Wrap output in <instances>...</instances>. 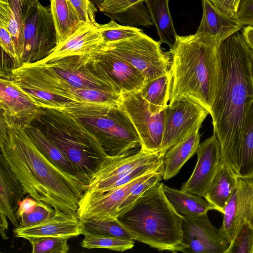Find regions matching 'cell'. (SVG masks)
<instances>
[{
    "mask_svg": "<svg viewBox=\"0 0 253 253\" xmlns=\"http://www.w3.org/2000/svg\"><path fill=\"white\" fill-rule=\"evenodd\" d=\"M252 54L241 31L218 46V75L210 114L213 134L220 144L221 161L237 176L242 126L253 101L250 70Z\"/></svg>",
    "mask_w": 253,
    "mask_h": 253,
    "instance_id": "1",
    "label": "cell"
},
{
    "mask_svg": "<svg viewBox=\"0 0 253 253\" xmlns=\"http://www.w3.org/2000/svg\"><path fill=\"white\" fill-rule=\"evenodd\" d=\"M3 118L0 117V154L25 194L55 211L77 215L78 203L86 190V185L46 156L23 126Z\"/></svg>",
    "mask_w": 253,
    "mask_h": 253,
    "instance_id": "2",
    "label": "cell"
},
{
    "mask_svg": "<svg viewBox=\"0 0 253 253\" xmlns=\"http://www.w3.org/2000/svg\"><path fill=\"white\" fill-rule=\"evenodd\" d=\"M219 42L208 34L177 35L169 49L171 63L168 73L169 103L185 98L210 113L217 79Z\"/></svg>",
    "mask_w": 253,
    "mask_h": 253,
    "instance_id": "3",
    "label": "cell"
},
{
    "mask_svg": "<svg viewBox=\"0 0 253 253\" xmlns=\"http://www.w3.org/2000/svg\"><path fill=\"white\" fill-rule=\"evenodd\" d=\"M163 185L156 183L117 218L135 241L161 251H180L182 216L166 198Z\"/></svg>",
    "mask_w": 253,
    "mask_h": 253,
    "instance_id": "4",
    "label": "cell"
},
{
    "mask_svg": "<svg viewBox=\"0 0 253 253\" xmlns=\"http://www.w3.org/2000/svg\"><path fill=\"white\" fill-rule=\"evenodd\" d=\"M32 123L60 150L87 187L108 156L93 133L76 116L66 111L42 109Z\"/></svg>",
    "mask_w": 253,
    "mask_h": 253,
    "instance_id": "5",
    "label": "cell"
},
{
    "mask_svg": "<svg viewBox=\"0 0 253 253\" xmlns=\"http://www.w3.org/2000/svg\"><path fill=\"white\" fill-rule=\"evenodd\" d=\"M9 77L42 109L64 111L74 103L120 104L121 94L75 87L40 61L14 67Z\"/></svg>",
    "mask_w": 253,
    "mask_h": 253,
    "instance_id": "6",
    "label": "cell"
},
{
    "mask_svg": "<svg viewBox=\"0 0 253 253\" xmlns=\"http://www.w3.org/2000/svg\"><path fill=\"white\" fill-rule=\"evenodd\" d=\"M64 111L86 126L109 156H124L141 148L138 134L120 104L75 103Z\"/></svg>",
    "mask_w": 253,
    "mask_h": 253,
    "instance_id": "7",
    "label": "cell"
},
{
    "mask_svg": "<svg viewBox=\"0 0 253 253\" xmlns=\"http://www.w3.org/2000/svg\"><path fill=\"white\" fill-rule=\"evenodd\" d=\"M161 44L144 33L104 43L108 49L136 68L146 81L169 72L171 54L170 51H163Z\"/></svg>",
    "mask_w": 253,
    "mask_h": 253,
    "instance_id": "8",
    "label": "cell"
},
{
    "mask_svg": "<svg viewBox=\"0 0 253 253\" xmlns=\"http://www.w3.org/2000/svg\"><path fill=\"white\" fill-rule=\"evenodd\" d=\"M45 63L58 75L75 87L121 93L93 54L54 59Z\"/></svg>",
    "mask_w": 253,
    "mask_h": 253,
    "instance_id": "9",
    "label": "cell"
},
{
    "mask_svg": "<svg viewBox=\"0 0 253 253\" xmlns=\"http://www.w3.org/2000/svg\"><path fill=\"white\" fill-rule=\"evenodd\" d=\"M120 106L135 127L141 140V148L150 152H161L165 109L153 112L140 91H122Z\"/></svg>",
    "mask_w": 253,
    "mask_h": 253,
    "instance_id": "10",
    "label": "cell"
},
{
    "mask_svg": "<svg viewBox=\"0 0 253 253\" xmlns=\"http://www.w3.org/2000/svg\"><path fill=\"white\" fill-rule=\"evenodd\" d=\"M24 28L22 64L44 58L57 45L56 31L50 8L40 2L27 15Z\"/></svg>",
    "mask_w": 253,
    "mask_h": 253,
    "instance_id": "11",
    "label": "cell"
},
{
    "mask_svg": "<svg viewBox=\"0 0 253 253\" xmlns=\"http://www.w3.org/2000/svg\"><path fill=\"white\" fill-rule=\"evenodd\" d=\"M209 114L203 106L187 98L169 103L165 108L161 152L165 154L194 130L200 128Z\"/></svg>",
    "mask_w": 253,
    "mask_h": 253,
    "instance_id": "12",
    "label": "cell"
},
{
    "mask_svg": "<svg viewBox=\"0 0 253 253\" xmlns=\"http://www.w3.org/2000/svg\"><path fill=\"white\" fill-rule=\"evenodd\" d=\"M161 152H150L140 148L134 153L121 156L108 155L93 175L86 190L102 193L111 189L137 168L164 156Z\"/></svg>",
    "mask_w": 253,
    "mask_h": 253,
    "instance_id": "13",
    "label": "cell"
},
{
    "mask_svg": "<svg viewBox=\"0 0 253 253\" xmlns=\"http://www.w3.org/2000/svg\"><path fill=\"white\" fill-rule=\"evenodd\" d=\"M182 244L180 252L185 253H225L229 243L210 221L207 213L183 215Z\"/></svg>",
    "mask_w": 253,
    "mask_h": 253,
    "instance_id": "14",
    "label": "cell"
},
{
    "mask_svg": "<svg viewBox=\"0 0 253 253\" xmlns=\"http://www.w3.org/2000/svg\"><path fill=\"white\" fill-rule=\"evenodd\" d=\"M144 176L102 193L86 190L78 203V217L82 221L117 218L120 205L133 186Z\"/></svg>",
    "mask_w": 253,
    "mask_h": 253,
    "instance_id": "15",
    "label": "cell"
},
{
    "mask_svg": "<svg viewBox=\"0 0 253 253\" xmlns=\"http://www.w3.org/2000/svg\"><path fill=\"white\" fill-rule=\"evenodd\" d=\"M196 154L194 169L180 190L204 198L223 163L220 144L216 136L213 134L200 143Z\"/></svg>",
    "mask_w": 253,
    "mask_h": 253,
    "instance_id": "16",
    "label": "cell"
},
{
    "mask_svg": "<svg viewBox=\"0 0 253 253\" xmlns=\"http://www.w3.org/2000/svg\"><path fill=\"white\" fill-rule=\"evenodd\" d=\"M1 115L6 121L20 124L24 127L42 113L34 99L10 78L0 80Z\"/></svg>",
    "mask_w": 253,
    "mask_h": 253,
    "instance_id": "17",
    "label": "cell"
},
{
    "mask_svg": "<svg viewBox=\"0 0 253 253\" xmlns=\"http://www.w3.org/2000/svg\"><path fill=\"white\" fill-rule=\"evenodd\" d=\"M84 223L75 215L55 211L53 215L46 220L31 226L16 227L13 230L15 237L29 242L45 238L71 239L83 235Z\"/></svg>",
    "mask_w": 253,
    "mask_h": 253,
    "instance_id": "18",
    "label": "cell"
},
{
    "mask_svg": "<svg viewBox=\"0 0 253 253\" xmlns=\"http://www.w3.org/2000/svg\"><path fill=\"white\" fill-rule=\"evenodd\" d=\"M23 188L5 159L0 155V233L3 240L7 239V219L14 226L19 225L16 212L19 202L25 195Z\"/></svg>",
    "mask_w": 253,
    "mask_h": 253,
    "instance_id": "19",
    "label": "cell"
},
{
    "mask_svg": "<svg viewBox=\"0 0 253 253\" xmlns=\"http://www.w3.org/2000/svg\"><path fill=\"white\" fill-rule=\"evenodd\" d=\"M93 54L121 92L140 91L146 81L136 68L108 49L104 43Z\"/></svg>",
    "mask_w": 253,
    "mask_h": 253,
    "instance_id": "20",
    "label": "cell"
},
{
    "mask_svg": "<svg viewBox=\"0 0 253 253\" xmlns=\"http://www.w3.org/2000/svg\"><path fill=\"white\" fill-rule=\"evenodd\" d=\"M103 43V39L97 24L86 23L65 41L57 44L46 57L39 61L47 62L69 56L90 54Z\"/></svg>",
    "mask_w": 253,
    "mask_h": 253,
    "instance_id": "21",
    "label": "cell"
},
{
    "mask_svg": "<svg viewBox=\"0 0 253 253\" xmlns=\"http://www.w3.org/2000/svg\"><path fill=\"white\" fill-rule=\"evenodd\" d=\"M202 17L196 33L208 34L220 43L244 27L237 19L220 11L209 0H202Z\"/></svg>",
    "mask_w": 253,
    "mask_h": 253,
    "instance_id": "22",
    "label": "cell"
},
{
    "mask_svg": "<svg viewBox=\"0 0 253 253\" xmlns=\"http://www.w3.org/2000/svg\"><path fill=\"white\" fill-rule=\"evenodd\" d=\"M98 8L101 12L123 25L147 28L153 25L144 4L132 5L126 0H105Z\"/></svg>",
    "mask_w": 253,
    "mask_h": 253,
    "instance_id": "23",
    "label": "cell"
},
{
    "mask_svg": "<svg viewBox=\"0 0 253 253\" xmlns=\"http://www.w3.org/2000/svg\"><path fill=\"white\" fill-rule=\"evenodd\" d=\"M199 129L194 130L165 153L163 179L167 180L175 176L196 153L200 145Z\"/></svg>",
    "mask_w": 253,
    "mask_h": 253,
    "instance_id": "24",
    "label": "cell"
},
{
    "mask_svg": "<svg viewBox=\"0 0 253 253\" xmlns=\"http://www.w3.org/2000/svg\"><path fill=\"white\" fill-rule=\"evenodd\" d=\"M50 8L59 44L87 23L82 21L69 0H50Z\"/></svg>",
    "mask_w": 253,
    "mask_h": 253,
    "instance_id": "25",
    "label": "cell"
},
{
    "mask_svg": "<svg viewBox=\"0 0 253 253\" xmlns=\"http://www.w3.org/2000/svg\"><path fill=\"white\" fill-rule=\"evenodd\" d=\"M238 177L222 163L204 198L223 213L237 187Z\"/></svg>",
    "mask_w": 253,
    "mask_h": 253,
    "instance_id": "26",
    "label": "cell"
},
{
    "mask_svg": "<svg viewBox=\"0 0 253 253\" xmlns=\"http://www.w3.org/2000/svg\"><path fill=\"white\" fill-rule=\"evenodd\" d=\"M227 206L234 213L239 229L243 220L253 227V173L248 177H238L237 187Z\"/></svg>",
    "mask_w": 253,
    "mask_h": 253,
    "instance_id": "27",
    "label": "cell"
},
{
    "mask_svg": "<svg viewBox=\"0 0 253 253\" xmlns=\"http://www.w3.org/2000/svg\"><path fill=\"white\" fill-rule=\"evenodd\" d=\"M164 194L175 211L181 215H199L210 210L217 211L203 197L167 186L163 183Z\"/></svg>",
    "mask_w": 253,
    "mask_h": 253,
    "instance_id": "28",
    "label": "cell"
},
{
    "mask_svg": "<svg viewBox=\"0 0 253 253\" xmlns=\"http://www.w3.org/2000/svg\"><path fill=\"white\" fill-rule=\"evenodd\" d=\"M169 0H144L150 17L156 27L159 42L172 47L176 40L174 29L169 6Z\"/></svg>",
    "mask_w": 253,
    "mask_h": 253,
    "instance_id": "29",
    "label": "cell"
},
{
    "mask_svg": "<svg viewBox=\"0 0 253 253\" xmlns=\"http://www.w3.org/2000/svg\"><path fill=\"white\" fill-rule=\"evenodd\" d=\"M253 173V101L243 123L240 141L238 176Z\"/></svg>",
    "mask_w": 253,
    "mask_h": 253,
    "instance_id": "30",
    "label": "cell"
},
{
    "mask_svg": "<svg viewBox=\"0 0 253 253\" xmlns=\"http://www.w3.org/2000/svg\"><path fill=\"white\" fill-rule=\"evenodd\" d=\"M24 128L34 143L46 156L63 169L79 178L73 166L38 127L31 123Z\"/></svg>",
    "mask_w": 253,
    "mask_h": 253,
    "instance_id": "31",
    "label": "cell"
},
{
    "mask_svg": "<svg viewBox=\"0 0 253 253\" xmlns=\"http://www.w3.org/2000/svg\"><path fill=\"white\" fill-rule=\"evenodd\" d=\"M140 92L153 112L158 113L164 110L169 102L168 74L146 81Z\"/></svg>",
    "mask_w": 253,
    "mask_h": 253,
    "instance_id": "32",
    "label": "cell"
},
{
    "mask_svg": "<svg viewBox=\"0 0 253 253\" xmlns=\"http://www.w3.org/2000/svg\"><path fill=\"white\" fill-rule=\"evenodd\" d=\"M0 26L4 27L11 35L17 55L14 67L19 66L22 64L24 51V30L8 3L4 0H0Z\"/></svg>",
    "mask_w": 253,
    "mask_h": 253,
    "instance_id": "33",
    "label": "cell"
},
{
    "mask_svg": "<svg viewBox=\"0 0 253 253\" xmlns=\"http://www.w3.org/2000/svg\"><path fill=\"white\" fill-rule=\"evenodd\" d=\"M84 238L81 245L88 249L103 248L112 251L124 252L134 246V241L92 233L84 228Z\"/></svg>",
    "mask_w": 253,
    "mask_h": 253,
    "instance_id": "34",
    "label": "cell"
},
{
    "mask_svg": "<svg viewBox=\"0 0 253 253\" xmlns=\"http://www.w3.org/2000/svg\"><path fill=\"white\" fill-rule=\"evenodd\" d=\"M83 222L84 228L89 232L135 241L134 236L117 218L110 220L90 219Z\"/></svg>",
    "mask_w": 253,
    "mask_h": 253,
    "instance_id": "35",
    "label": "cell"
},
{
    "mask_svg": "<svg viewBox=\"0 0 253 253\" xmlns=\"http://www.w3.org/2000/svg\"><path fill=\"white\" fill-rule=\"evenodd\" d=\"M97 26L103 37L104 43L126 39L144 33L142 29L120 25L112 19L106 24L97 23Z\"/></svg>",
    "mask_w": 253,
    "mask_h": 253,
    "instance_id": "36",
    "label": "cell"
},
{
    "mask_svg": "<svg viewBox=\"0 0 253 253\" xmlns=\"http://www.w3.org/2000/svg\"><path fill=\"white\" fill-rule=\"evenodd\" d=\"M164 169L144 176L132 187L130 193L120 205L118 214L130 207L145 192L163 179Z\"/></svg>",
    "mask_w": 253,
    "mask_h": 253,
    "instance_id": "37",
    "label": "cell"
},
{
    "mask_svg": "<svg viewBox=\"0 0 253 253\" xmlns=\"http://www.w3.org/2000/svg\"><path fill=\"white\" fill-rule=\"evenodd\" d=\"M225 253H253V227L243 220Z\"/></svg>",
    "mask_w": 253,
    "mask_h": 253,
    "instance_id": "38",
    "label": "cell"
},
{
    "mask_svg": "<svg viewBox=\"0 0 253 253\" xmlns=\"http://www.w3.org/2000/svg\"><path fill=\"white\" fill-rule=\"evenodd\" d=\"M69 239L62 238H45L30 242L32 253H67Z\"/></svg>",
    "mask_w": 253,
    "mask_h": 253,
    "instance_id": "39",
    "label": "cell"
},
{
    "mask_svg": "<svg viewBox=\"0 0 253 253\" xmlns=\"http://www.w3.org/2000/svg\"><path fill=\"white\" fill-rule=\"evenodd\" d=\"M54 211L51 207L38 202L32 212L24 214L19 218V226L27 227L38 224L51 217Z\"/></svg>",
    "mask_w": 253,
    "mask_h": 253,
    "instance_id": "40",
    "label": "cell"
},
{
    "mask_svg": "<svg viewBox=\"0 0 253 253\" xmlns=\"http://www.w3.org/2000/svg\"><path fill=\"white\" fill-rule=\"evenodd\" d=\"M81 20L84 22L96 24L95 14L97 11L91 0H69Z\"/></svg>",
    "mask_w": 253,
    "mask_h": 253,
    "instance_id": "41",
    "label": "cell"
},
{
    "mask_svg": "<svg viewBox=\"0 0 253 253\" xmlns=\"http://www.w3.org/2000/svg\"><path fill=\"white\" fill-rule=\"evenodd\" d=\"M13 11L17 20L24 31V22L31 9L39 2L38 0H4Z\"/></svg>",
    "mask_w": 253,
    "mask_h": 253,
    "instance_id": "42",
    "label": "cell"
},
{
    "mask_svg": "<svg viewBox=\"0 0 253 253\" xmlns=\"http://www.w3.org/2000/svg\"><path fill=\"white\" fill-rule=\"evenodd\" d=\"M236 19L244 27L253 26V0H241Z\"/></svg>",
    "mask_w": 253,
    "mask_h": 253,
    "instance_id": "43",
    "label": "cell"
},
{
    "mask_svg": "<svg viewBox=\"0 0 253 253\" xmlns=\"http://www.w3.org/2000/svg\"><path fill=\"white\" fill-rule=\"evenodd\" d=\"M0 44L1 49L15 62L17 55L13 42L8 30L2 26H0Z\"/></svg>",
    "mask_w": 253,
    "mask_h": 253,
    "instance_id": "44",
    "label": "cell"
},
{
    "mask_svg": "<svg viewBox=\"0 0 253 253\" xmlns=\"http://www.w3.org/2000/svg\"><path fill=\"white\" fill-rule=\"evenodd\" d=\"M218 9L236 19V14L241 0H209Z\"/></svg>",
    "mask_w": 253,
    "mask_h": 253,
    "instance_id": "45",
    "label": "cell"
},
{
    "mask_svg": "<svg viewBox=\"0 0 253 253\" xmlns=\"http://www.w3.org/2000/svg\"><path fill=\"white\" fill-rule=\"evenodd\" d=\"M38 202L33 198H26L21 200L18 204L16 214L18 221L22 215L32 212L37 205Z\"/></svg>",
    "mask_w": 253,
    "mask_h": 253,
    "instance_id": "46",
    "label": "cell"
},
{
    "mask_svg": "<svg viewBox=\"0 0 253 253\" xmlns=\"http://www.w3.org/2000/svg\"><path fill=\"white\" fill-rule=\"evenodd\" d=\"M241 31L247 45L253 53V26H244Z\"/></svg>",
    "mask_w": 253,
    "mask_h": 253,
    "instance_id": "47",
    "label": "cell"
},
{
    "mask_svg": "<svg viewBox=\"0 0 253 253\" xmlns=\"http://www.w3.org/2000/svg\"><path fill=\"white\" fill-rule=\"evenodd\" d=\"M132 5H142L144 4V0H126Z\"/></svg>",
    "mask_w": 253,
    "mask_h": 253,
    "instance_id": "48",
    "label": "cell"
},
{
    "mask_svg": "<svg viewBox=\"0 0 253 253\" xmlns=\"http://www.w3.org/2000/svg\"><path fill=\"white\" fill-rule=\"evenodd\" d=\"M250 74L253 83V53L251 57L250 65Z\"/></svg>",
    "mask_w": 253,
    "mask_h": 253,
    "instance_id": "49",
    "label": "cell"
},
{
    "mask_svg": "<svg viewBox=\"0 0 253 253\" xmlns=\"http://www.w3.org/2000/svg\"><path fill=\"white\" fill-rule=\"evenodd\" d=\"M94 2L98 7L105 0H92Z\"/></svg>",
    "mask_w": 253,
    "mask_h": 253,
    "instance_id": "50",
    "label": "cell"
}]
</instances>
